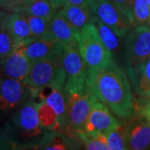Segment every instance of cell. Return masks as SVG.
Wrapping results in <instances>:
<instances>
[{"instance_id":"cell-18","label":"cell","mask_w":150,"mask_h":150,"mask_svg":"<svg viewBox=\"0 0 150 150\" xmlns=\"http://www.w3.org/2000/svg\"><path fill=\"white\" fill-rule=\"evenodd\" d=\"M93 23L97 28V30L103 43L112 54L113 59L123 63L124 39L119 37L111 28L108 27L105 23H103L94 17L93 19Z\"/></svg>"},{"instance_id":"cell-35","label":"cell","mask_w":150,"mask_h":150,"mask_svg":"<svg viewBox=\"0 0 150 150\" xmlns=\"http://www.w3.org/2000/svg\"><path fill=\"white\" fill-rule=\"evenodd\" d=\"M22 3H23V5L26 4V3H28V2H29V1H31V0H21Z\"/></svg>"},{"instance_id":"cell-37","label":"cell","mask_w":150,"mask_h":150,"mask_svg":"<svg viewBox=\"0 0 150 150\" xmlns=\"http://www.w3.org/2000/svg\"><path fill=\"white\" fill-rule=\"evenodd\" d=\"M31 1H32V0H31Z\"/></svg>"},{"instance_id":"cell-1","label":"cell","mask_w":150,"mask_h":150,"mask_svg":"<svg viewBox=\"0 0 150 150\" xmlns=\"http://www.w3.org/2000/svg\"><path fill=\"white\" fill-rule=\"evenodd\" d=\"M86 85L118 119L127 121L136 115L129 77L115 61L101 69L88 71Z\"/></svg>"},{"instance_id":"cell-23","label":"cell","mask_w":150,"mask_h":150,"mask_svg":"<svg viewBox=\"0 0 150 150\" xmlns=\"http://www.w3.org/2000/svg\"><path fill=\"white\" fill-rule=\"evenodd\" d=\"M38 112L40 123L45 131H61L56 113L43 98H40L39 101H38Z\"/></svg>"},{"instance_id":"cell-29","label":"cell","mask_w":150,"mask_h":150,"mask_svg":"<svg viewBox=\"0 0 150 150\" xmlns=\"http://www.w3.org/2000/svg\"><path fill=\"white\" fill-rule=\"evenodd\" d=\"M0 8L9 12H21L23 3L21 0H0Z\"/></svg>"},{"instance_id":"cell-32","label":"cell","mask_w":150,"mask_h":150,"mask_svg":"<svg viewBox=\"0 0 150 150\" xmlns=\"http://www.w3.org/2000/svg\"><path fill=\"white\" fill-rule=\"evenodd\" d=\"M89 0H65V4H70V5H88Z\"/></svg>"},{"instance_id":"cell-20","label":"cell","mask_w":150,"mask_h":150,"mask_svg":"<svg viewBox=\"0 0 150 150\" xmlns=\"http://www.w3.org/2000/svg\"><path fill=\"white\" fill-rule=\"evenodd\" d=\"M62 11L71 25L80 33L84 28L90 24L93 15L88 5L77 6L64 4Z\"/></svg>"},{"instance_id":"cell-9","label":"cell","mask_w":150,"mask_h":150,"mask_svg":"<svg viewBox=\"0 0 150 150\" xmlns=\"http://www.w3.org/2000/svg\"><path fill=\"white\" fill-rule=\"evenodd\" d=\"M31 98V89L22 81L0 76V114L13 112Z\"/></svg>"},{"instance_id":"cell-30","label":"cell","mask_w":150,"mask_h":150,"mask_svg":"<svg viewBox=\"0 0 150 150\" xmlns=\"http://www.w3.org/2000/svg\"><path fill=\"white\" fill-rule=\"evenodd\" d=\"M38 142L19 143V142L12 141L8 150H39Z\"/></svg>"},{"instance_id":"cell-19","label":"cell","mask_w":150,"mask_h":150,"mask_svg":"<svg viewBox=\"0 0 150 150\" xmlns=\"http://www.w3.org/2000/svg\"><path fill=\"white\" fill-rule=\"evenodd\" d=\"M48 88L49 91L47 94L43 95L42 93L39 92V95L41 98H43L44 101L54 109L59 119L61 131L64 132L67 126L68 119L67 97L64 92V88Z\"/></svg>"},{"instance_id":"cell-6","label":"cell","mask_w":150,"mask_h":150,"mask_svg":"<svg viewBox=\"0 0 150 150\" xmlns=\"http://www.w3.org/2000/svg\"><path fill=\"white\" fill-rule=\"evenodd\" d=\"M65 95L68 101V119L64 133L75 137L76 133L84 129L92 106L98 98L88 87L82 91L69 93Z\"/></svg>"},{"instance_id":"cell-24","label":"cell","mask_w":150,"mask_h":150,"mask_svg":"<svg viewBox=\"0 0 150 150\" xmlns=\"http://www.w3.org/2000/svg\"><path fill=\"white\" fill-rule=\"evenodd\" d=\"M133 26L150 27V5L148 0H134Z\"/></svg>"},{"instance_id":"cell-10","label":"cell","mask_w":150,"mask_h":150,"mask_svg":"<svg viewBox=\"0 0 150 150\" xmlns=\"http://www.w3.org/2000/svg\"><path fill=\"white\" fill-rule=\"evenodd\" d=\"M118 118L103 103L97 99L92 106L83 131L87 133L106 134L120 124Z\"/></svg>"},{"instance_id":"cell-8","label":"cell","mask_w":150,"mask_h":150,"mask_svg":"<svg viewBox=\"0 0 150 150\" xmlns=\"http://www.w3.org/2000/svg\"><path fill=\"white\" fill-rule=\"evenodd\" d=\"M88 6L94 18L112 28L121 38H125L134 28L112 0H89Z\"/></svg>"},{"instance_id":"cell-31","label":"cell","mask_w":150,"mask_h":150,"mask_svg":"<svg viewBox=\"0 0 150 150\" xmlns=\"http://www.w3.org/2000/svg\"><path fill=\"white\" fill-rule=\"evenodd\" d=\"M13 140L7 134L6 129L0 128V150H8Z\"/></svg>"},{"instance_id":"cell-3","label":"cell","mask_w":150,"mask_h":150,"mask_svg":"<svg viewBox=\"0 0 150 150\" xmlns=\"http://www.w3.org/2000/svg\"><path fill=\"white\" fill-rule=\"evenodd\" d=\"M65 81L62 52L54 57L33 62L24 83L36 89L64 88Z\"/></svg>"},{"instance_id":"cell-27","label":"cell","mask_w":150,"mask_h":150,"mask_svg":"<svg viewBox=\"0 0 150 150\" xmlns=\"http://www.w3.org/2000/svg\"><path fill=\"white\" fill-rule=\"evenodd\" d=\"M27 16L28 22L31 29L32 34L35 39L42 38L52 37L50 30V20L45 19L40 17L33 16L25 13Z\"/></svg>"},{"instance_id":"cell-15","label":"cell","mask_w":150,"mask_h":150,"mask_svg":"<svg viewBox=\"0 0 150 150\" xmlns=\"http://www.w3.org/2000/svg\"><path fill=\"white\" fill-rule=\"evenodd\" d=\"M39 150H82V145L76 137L61 131H46L38 140Z\"/></svg>"},{"instance_id":"cell-7","label":"cell","mask_w":150,"mask_h":150,"mask_svg":"<svg viewBox=\"0 0 150 150\" xmlns=\"http://www.w3.org/2000/svg\"><path fill=\"white\" fill-rule=\"evenodd\" d=\"M150 59V27H134L124 38L123 65L125 71Z\"/></svg>"},{"instance_id":"cell-12","label":"cell","mask_w":150,"mask_h":150,"mask_svg":"<svg viewBox=\"0 0 150 150\" xmlns=\"http://www.w3.org/2000/svg\"><path fill=\"white\" fill-rule=\"evenodd\" d=\"M4 21L18 48H23L33 42L35 38L32 34L26 14L21 12H9L3 13Z\"/></svg>"},{"instance_id":"cell-5","label":"cell","mask_w":150,"mask_h":150,"mask_svg":"<svg viewBox=\"0 0 150 150\" xmlns=\"http://www.w3.org/2000/svg\"><path fill=\"white\" fill-rule=\"evenodd\" d=\"M63 64L66 74L64 93L85 89L88 69L80 53L79 40L64 45Z\"/></svg>"},{"instance_id":"cell-14","label":"cell","mask_w":150,"mask_h":150,"mask_svg":"<svg viewBox=\"0 0 150 150\" xmlns=\"http://www.w3.org/2000/svg\"><path fill=\"white\" fill-rule=\"evenodd\" d=\"M64 45L53 37H46L34 40L23 47L24 53L31 62L48 59L63 52Z\"/></svg>"},{"instance_id":"cell-28","label":"cell","mask_w":150,"mask_h":150,"mask_svg":"<svg viewBox=\"0 0 150 150\" xmlns=\"http://www.w3.org/2000/svg\"><path fill=\"white\" fill-rule=\"evenodd\" d=\"M124 16L133 25V7L134 0H112Z\"/></svg>"},{"instance_id":"cell-33","label":"cell","mask_w":150,"mask_h":150,"mask_svg":"<svg viewBox=\"0 0 150 150\" xmlns=\"http://www.w3.org/2000/svg\"><path fill=\"white\" fill-rule=\"evenodd\" d=\"M141 113L144 116L145 118H147V120L150 123V103L145 104L144 107H142V108H141Z\"/></svg>"},{"instance_id":"cell-21","label":"cell","mask_w":150,"mask_h":150,"mask_svg":"<svg viewBox=\"0 0 150 150\" xmlns=\"http://www.w3.org/2000/svg\"><path fill=\"white\" fill-rule=\"evenodd\" d=\"M57 10L49 0H32L23 5L21 13L40 17L51 21L58 12Z\"/></svg>"},{"instance_id":"cell-16","label":"cell","mask_w":150,"mask_h":150,"mask_svg":"<svg viewBox=\"0 0 150 150\" xmlns=\"http://www.w3.org/2000/svg\"><path fill=\"white\" fill-rule=\"evenodd\" d=\"M51 36L61 44L79 40L80 33L71 25L62 9L58 11L50 21Z\"/></svg>"},{"instance_id":"cell-34","label":"cell","mask_w":150,"mask_h":150,"mask_svg":"<svg viewBox=\"0 0 150 150\" xmlns=\"http://www.w3.org/2000/svg\"><path fill=\"white\" fill-rule=\"evenodd\" d=\"M49 1L52 3V4H53L57 9L63 8L65 4V0H49Z\"/></svg>"},{"instance_id":"cell-2","label":"cell","mask_w":150,"mask_h":150,"mask_svg":"<svg viewBox=\"0 0 150 150\" xmlns=\"http://www.w3.org/2000/svg\"><path fill=\"white\" fill-rule=\"evenodd\" d=\"M5 129L15 142H38L42 138L46 131L40 123L35 98H29L14 111Z\"/></svg>"},{"instance_id":"cell-26","label":"cell","mask_w":150,"mask_h":150,"mask_svg":"<svg viewBox=\"0 0 150 150\" xmlns=\"http://www.w3.org/2000/svg\"><path fill=\"white\" fill-rule=\"evenodd\" d=\"M105 137L109 150H129L125 125L120 123L117 128L105 134Z\"/></svg>"},{"instance_id":"cell-22","label":"cell","mask_w":150,"mask_h":150,"mask_svg":"<svg viewBox=\"0 0 150 150\" xmlns=\"http://www.w3.org/2000/svg\"><path fill=\"white\" fill-rule=\"evenodd\" d=\"M74 136L80 142L83 150H109L105 134H91L82 130Z\"/></svg>"},{"instance_id":"cell-36","label":"cell","mask_w":150,"mask_h":150,"mask_svg":"<svg viewBox=\"0 0 150 150\" xmlns=\"http://www.w3.org/2000/svg\"><path fill=\"white\" fill-rule=\"evenodd\" d=\"M148 2H149V5H150V0H148Z\"/></svg>"},{"instance_id":"cell-4","label":"cell","mask_w":150,"mask_h":150,"mask_svg":"<svg viewBox=\"0 0 150 150\" xmlns=\"http://www.w3.org/2000/svg\"><path fill=\"white\" fill-rule=\"evenodd\" d=\"M79 45L88 71L103 68L114 61L93 22L80 32Z\"/></svg>"},{"instance_id":"cell-25","label":"cell","mask_w":150,"mask_h":150,"mask_svg":"<svg viewBox=\"0 0 150 150\" xmlns=\"http://www.w3.org/2000/svg\"><path fill=\"white\" fill-rule=\"evenodd\" d=\"M17 49L18 48L16 42L6 27L3 13H0V60L8 57Z\"/></svg>"},{"instance_id":"cell-17","label":"cell","mask_w":150,"mask_h":150,"mask_svg":"<svg viewBox=\"0 0 150 150\" xmlns=\"http://www.w3.org/2000/svg\"><path fill=\"white\" fill-rule=\"evenodd\" d=\"M134 92L139 96L150 98V59L139 67L125 71Z\"/></svg>"},{"instance_id":"cell-11","label":"cell","mask_w":150,"mask_h":150,"mask_svg":"<svg viewBox=\"0 0 150 150\" xmlns=\"http://www.w3.org/2000/svg\"><path fill=\"white\" fill-rule=\"evenodd\" d=\"M129 150H150V123L141 113L125 125Z\"/></svg>"},{"instance_id":"cell-13","label":"cell","mask_w":150,"mask_h":150,"mask_svg":"<svg viewBox=\"0 0 150 150\" xmlns=\"http://www.w3.org/2000/svg\"><path fill=\"white\" fill-rule=\"evenodd\" d=\"M32 62L28 59L23 48H18L10 55L0 60V72L3 76L24 83Z\"/></svg>"}]
</instances>
